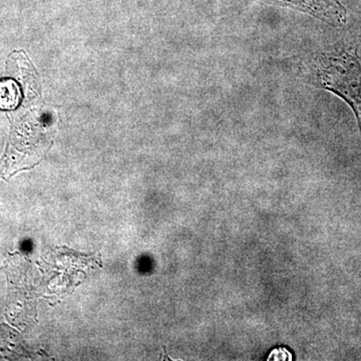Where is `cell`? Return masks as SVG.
Instances as JSON below:
<instances>
[{"mask_svg": "<svg viewBox=\"0 0 361 361\" xmlns=\"http://www.w3.org/2000/svg\"><path fill=\"white\" fill-rule=\"evenodd\" d=\"M293 356H292V353L287 348H278L273 349L271 351L270 355H268L267 360L268 361H288L293 360Z\"/></svg>", "mask_w": 361, "mask_h": 361, "instance_id": "cell-1", "label": "cell"}]
</instances>
